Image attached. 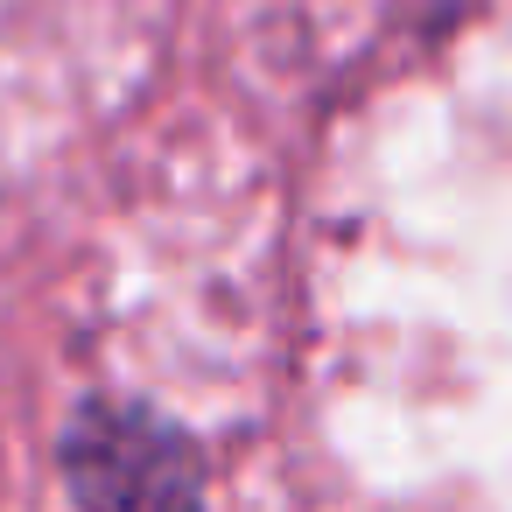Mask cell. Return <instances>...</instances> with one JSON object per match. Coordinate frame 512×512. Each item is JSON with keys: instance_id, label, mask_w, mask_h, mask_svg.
I'll use <instances>...</instances> for the list:
<instances>
[{"instance_id": "1", "label": "cell", "mask_w": 512, "mask_h": 512, "mask_svg": "<svg viewBox=\"0 0 512 512\" xmlns=\"http://www.w3.org/2000/svg\"><path fill=\"white\" fill-rule=\"evenodd\" d=\"M64 484L78 512H204L197 442L141 400H85L71 414Z\"/></svg>"}]
</instances>
